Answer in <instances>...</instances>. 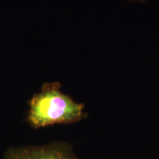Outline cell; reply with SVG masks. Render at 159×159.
<instances>
[{
  "label": "cell",
  "instance_id": "obj_1",
  "mask_svg": "<svg viewBox=\"0 0 159 159\" xmlns=\"http://www.w3.org/2000/svg\"><path fill=\"white\" fill-rule=\"evenodd\" d=\"M59 82L45 83L29 101L27 122L39 129L60 124H74L88 116L83 103H78L61 90Z\"/></svg>",
  "mask_w": 159,
  "mask_h": 159
},
{
  "label": "cell",
  "instance_id": "obj_2",
  "mask_svg": "<svg viewBox=\"0 0 159 159\" xmlns=\"http://www.w3.org/2000/svg\"><path fill=\"white\" fill-rule=\"evenodd\" d=\"M3 159H79L72 146L63 141H55L42 145L10 147Z\"/></svg>",
  "mask_w": 159,
  "mask_h": 159
},
{
  "label": "cell",
  "instance_id": "obj_3",
  "mask_svg": "<svg viewBox=\"0 0 159 159\" xmlns=\"http://www.w3.org/2000/svg\"><path fill=\"white\" fill-rule=\"evenodd\" d=\"M129 1H131V2H144V1H146V0H129Z\"/></svg>",
  "mask_w": 159,
  "mask_h": 159
}]
</instances>
